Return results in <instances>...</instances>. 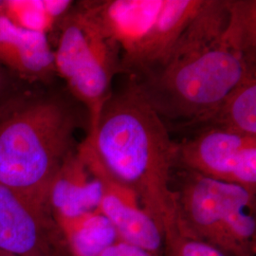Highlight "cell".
Wrapping results in <instances>:
<instances>
[{
  "label": "cell",
  "mask_w": 256,
  "mask_h": 256,
  "mask_svg": "<svg viewBox=\"0 0 256 256\" xmlns=\"http://www.w3.org/2000/svg\"><path fill=\"white\" fill-rule=\"evenodd\" d=\"M256 19L232 12L218 40L198 48H174L158 72L129 79L166 126L194 128L256 76Z\"/></svg>",
  "instance_id": "obj_2"
},
{
  "label": "cell",
  "mask_w": 256,
  "mask_h": 256,
  "mask_svg": "<svg viewBox=\"0 0 256 256\" xmlns=\"http://www.w3.org/2000/svg\"><path fill=\"white\" fill-rule=\"evenodd\" d=\"M56 27L59 30L54 50L56 74L64 80L70 95L86 110L88 136H92L113 93V78L122 74L119 48L104 36L79 2Z\"/></svg>",
  "instance_id": "obj_5"
},
{
  "label": "cell",
  "mask_w": 256,
  "mask_h": 256,
  "mask_svg": "<svg viewBox=\"0 0 256 256\" xmlns=\"http://www.w3.org/2000/svg\"><path fill=\"white\" fill-rule=\"evenodd\" d=\"M55 221L72 256H100L120 240L114 226L99 210Z\"/></svg>",
  "instance_id": "obj_13"
},
{
  "label": "cell",
  "mask_w": 256,
  "mask_h": 256,
  "mask_svg": "<svg viewBox=\"0 0 256 256\" xmlns=\"http://www.w3.org/2000/svg\"><path fill=\"white\" fill-rule=\"evenodd\" d=\"M0 252L12 256H72L50 207L1 184Z\"/></svg>",
  "instance_id": "obj_7"
},
{
  "label": "cell",
  "mask_w": 256,
  "mask_h": 256,
  "mask_svg": "<svg viewBox=\"0 0 256 256\" xmlns=\"http://www.w3.org/2000/svg\"><path fill=\"white\" fill-rule=\"evenodd\" d=\"M78 150L94 174L101 180L102 196L98 210L110 220L120 240L160 256L164 234L154 218L142 208L136 192L112 178L102 166L90 142L79 144Z\"/></svg>",
  "instance_id": "obj_8"
},
{
  "label": "cell",
  "mask_w": 256,
  "mask_h": 256,
  "mask_svg": "<svg viewBox=\"0 0 256 256\" xmlns=\"http://www.w3.org/2000/svg\"><path fill=\"white\" fill-rule=\"evenodd\" d=\"M3 5H4V1L0 0V12H2V9H3Z\"/></svg>",
  "instance_id": "obj_19"
},
{
  "label": "cell",
  "mask_w": 256,
  "mask_h": 256,
  "mask_svg": "<svg viewBox=\"0 0 256 256\" xmlns=\"http://www.w3.org/2000/svg\"><path fill=\"white\" fill-rule=\"evenodd\" d=\"M0 256H12L7 254H3V252H0Z\"/></svg>",
  "instance_id": "obj_20"
},
{
  "label": "cell",
  "mask_w": 256,
  "mask_h": 256,
  "mask_svg": "<svg viewBox=\"0 0 256 256\" xmlns=\"http://www.w3.org/2000/svg\"><path fill=\"white\" fill-rule=\"evenodd\" d=\"M74 1H4L2 12L20 27L48 34L74 6Z\"/></svg>",
  "instance_id": "obj_15"
},
{
  "label": "cell",
  "mask_w": 256,
  "mask_h": 256,
  "mask_svg": "<svg viewBox=\"0 0 256 256\" xmlns=\"http://www.w3.org/2000/svg\"><path fill=\"white\" fill-rule=\"evenodd\" d=\"M203 0H165L155 24L128 63L124 74L140 79L158 72Z\"/></svg>",
  "instance_id": "obj_11"
},
{
  "label": "cell",
  "mask_w": 256,
  "mask_h": 256,
  "mask_svg": "<svg viewBox=\"0 0 256 256\" xmlns=\"http://www.w3.org/2000/svg\"><path fill=\"white\" fill-rule=\"evenodd\" d=\"M165 0H104L79 2L104 36L119 48L122 74L155 24Z\"/></svg>",
  "instance_id": "obj_9"
},
{
  "label": "cell",
  "mask_w": 256,
  "mask_h": 256,
  "mask_svg": "<svg viewBox=\"0 0 256 256\" xmlns=\"http://www.w3.org/2000/svg\"><path fill=\"white\" fill-rule=\"evenodd\" d=\"M174 191L180 228L227 256H254L256 194L182 170Z\"/></svg>",
  "instance_id": "obj_4"
},
{
  "label": "cell",
  "mask_w": 256,
  "mask_h": 256,
  "mask_svg": "<svg viewBox=\"0 0 256 256\" xmlns=\"http://www.w3.org/2000/svg\"><path fill=\"white\" fill-rule=\"evenodd\" d=\"M0 64L32 86H50L57 76L48 34L20 27L2 12Z\"/></svg>",
  "instance_id": "obj_10"
},
{
  "label": "cell",
  "mask_w": 256,
  "mask_h": 256,
  "mask_svg": "<svg viewBox=\"0 0 256 256\" xmlns=\"http://www.w3.org/2000/svg\"><path fill=\"white\" fill-rule=\"evenodd\" d=\"M164 244L172 256H227L218 248L180 229L165 238Z\"/></svg>",
  "instance_id": "obj_16"
},
{
  "label": "cell",
  "mask_w": 256,
  "mask_h": 256,
  "mask_svg": "<svg viewBox=\"0 0 256 256\" xmlns=\"http://www.w3.org/2000/svg\"><path fill=\"white\" fill-rule=\"evenodd\" d=\"M70 95L30 86L0 110V184L48 206L52 182L78 146L82 116Z\"/></svg>",
  "instance_id": "obj_3"
},
{
  "label": "cell",
  "mask_w": 256,
  "mask_h": 256,
  "mask_svg": "<svg viewBox=\"0 0 256 256\" xmlns=\"http://www.w3.org/2000/svg\"><path fill=\"white\" fill-rule=\"evenodd\" d=\"M100 256H154L142 248L119 240L108 248Z\"/></svg>",
  "instance_id": "obj_18"
},
{
  "label": "cell",
  "mask_w": 256,
  "mask_h": 256,
  "mask_svg": "<svg viewBox=\"0 0 256 256\" xmlns=\"http://www.w3.org/2000/svg\"><path fill=\"white\" fill-rule=\"evenodd\" d=\"M256 194V138L203 128L176 142V167Z\"/></svg>",
  "instance_id": "obj_6"
},
{
  "label": "cell",
  "mask_w": 256,
  "mask_h": 256,
  "mask_svg": "<svg viewBox=\"0 0 256 256\" xmlns=\"http://www.w3.org/2000/svg\"><path fill=\"white\" fill-rule=\"evenodd\" d=\"M30 86L0 64V110Z\"/></svg>",
  "instance_id": "obj_17"
},
{
  "label": "cell",
  "mask_w": 256,
  "mask_h": 256,
  "mask_svg": "<svg viewBox=\"0 0 256 256\" xmlns=\"http://www.w3.org/2000/svg\"><path fill=\"white\" fill-rule=\"evenodd\" d=\"M102 196L101 180L76 148L66 158L55 174L48 204L54 220L72 218L98 210Z\"/></svg>",
  "instance_id": "obj_12"
},
{
  "label": "cell",
  "mask_w": 256,
  "mask_h": 256,
  "mask_svg": "<svg viewBox=\"0 0 256 256\" xmlns=\"http://www.w3.org/2000/svg\"><path fill=\"white\" fill-rule=\"evenodd\" d=\"M86 138L106 171L136 192L164 238L178 230L180 216L171 186L176 142L130 79L122 90L112 93L94 134Z\"/></svg>",
  "instance_id": "obj_1"
},
{
  "label": "cell",
  "mask_w": 256,
  "mask_h": 256,
  "mask_svg": "<svg viewBox=\"0 0 256 256\" xmlns=\"http://www.w3.org/2000/svg\"><path fill=\"white\" fill-rule=\"evenodd\" d=\"M218 128L256 138V76L240 84L194 129Z\"/></svg>",
  "instance_id": "obj_14"
}]
</instances>
